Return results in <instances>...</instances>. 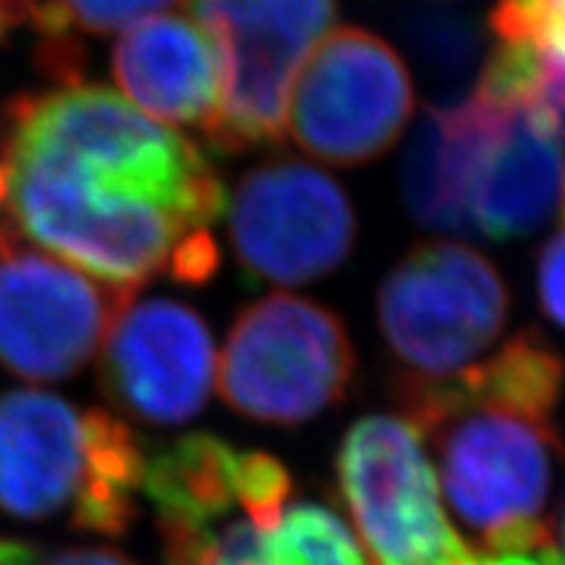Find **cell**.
Segmentation results:
<instances>
[{
  "mask_svg": "<svg viewBox=\"0 0 565 565\" xmlns=\"http://www.w3.org/2000/svg\"><path fill=\"white\" fill-rule=\"evenodd\" d=\"M215 380L210 328L186 303L134 301L105 338L97 385L134 422L181 424L207 404Z\"/></svg>",
  "mask_w": 565,
  "mask_h": 565,
  "instance_id": "cell-10",
  "label": "cell"
},
{
  "mask_svg": "<svg viewBox=\"0 0 565 565\" xmlns=\"http://www.w3.org/2000/svg\"><path fill=\"white\" fill-rule=\"evenodd\" d=\"M45 557V547L40 542L0 534V565H42Z\"/></svg>",
  "mask_w": 565,
  "mask_h": 565,
  "instance_id": "cell-27",
  "label": "cell"
},
{
  "mask_svg": "<svg viewBox=\"0 0 565 565\" xmlns=\"http://www.w3.org/2000/svg\"><path fill=\"white\" fill-rule=\"evenodd\" d=\"M414 103L404 58L370 30L338 26L303 61L286 126L317 160L366 166L398 141Z\"/></svg>",
  "mask_w": 565,
  "mask_h": 565,
  "instance_id": "cell-8",
  "label": "cell"
},
{
  "mask_svg": "<svg viewBox=\"0 0 565 565\" xmlns=\"http://www.w3.org/2000/svg\"><path fill=\"white\" fill-rule=\"evenodd\" d=\"M563 228L550 238L536 265V296L540 307L557 328L565 330V207L561 212Z\"/></svg>",
  "mask_w": 565,
  "mask_h": 565,
  "instance_id": "cell-25",
  "label": "cell"
},
{
  "mask_svg": "<svg viewBox=\"0 0 565 565\" xmlns=\"http://www.w3.org/2000/svg\"><path fill=\"white\" fill-rule=\"evenodd\" d=\"M236 498L246 519L259 532H270L280 524L282 513L291 505L294 477L282 461L263 450H238Z\"/></svg>",
  "mask_w": 565,
  "mask_h": 565,
  "instance_id": "cell-22",
  "label": "cell"
},
{
  "mask_svg": "<svg viewBox=\"0 0 565 565\" xmlns=\"http://www.w3.org/2000/svg\"><path fill=\"white\" fill-rule=\"evenodd\" d=\"M137 291L84 273L0 223V366L30 383L74 377Z\"/></svg>",
  "mask_w": 565,
  "mask_h": 565,
  "instance_id": "cell-5",
  "label": "cell"
},
{
  "mask_svg": "<svg viewBox=\"0 0 565 565\" xmlns=\"http://www.w3.org/2000/svg\"><path fill=\"white\" fill-rule=\"evenodd\" d=\"M147 443L105 408L82 414V477L134 494L147 469Z\"/></svg>",
  "mask_w": 565,
  "mask_h": 565,
  "instance_id": "cell-20",
  "label": "cell"
},
{
  "mask_svg": "<svg viewBox=\"0 0 565 565\" xmlns=\"http://www.w3.org/2000/svg\"><path fill=\"white\" fill-rule=\"evenodd\" d=\"M353 372L356 351L333 309L270 294L233 322L217 362V391L246 419L296 427L343 404Z\"/></svg>",
  "mask_w": 565,
  "mask_h": 565,
  "instance_id": "cell-3",
  "label": "cell"
},
{
  "mask_svg": "<svg viewBox=\"0 0 565 565\" xmlns=\"http://www.w3.org/2000/svg\"><path fill=\"white\" fill-rule=\"evenodd\" d=\"M561 550H563V557H565V511H563V521H561Z\"/></svg>",
  "mask_w": 565,
  "mask_h": 565,
  "instance_id": "cell-28",
  "label": "cell"
},
{
  "mask_svg": "<svg viewBox=\"0 0 565 565\" xmlns=\"http://www.w3.org/2000/svg\"><path fill=\"white\" fill-rule=\"evenodd\" d=\"M404 419L433 445L443 490L475 542L542 519L565 443L555 422L487 404L454 380L395 374Z\"/></svg>",
  "mask_w": 565,
  "mask_h": 565,
  "instance_id": "cell-2",
  "label": "cell"
},
{
  "mask_svg": "<svg viewBox=\"0 0 565 565\" xmlns=\"http://www.w3.org/2000/svg\"><path fill=\"white\" fill-rule=\"evenodd\" d=\"M408 51L422 74L443 92L440 103L461 100L463 87L479 79L487 61L482 21L458 11H414L401 19Z\"/></svg>",
  "mask_w": 565,
  "mask_h": 565,
  "instance_id": "cell-17",
  "label": "cell"
},
{
  "mask_svg": "<svg viewBox=\"0 0 565 565\" xmlns=\"http://www.w3.org/2000/svg\"><path fill=\"white\" fill-rule=\"evenodd\" d=\"M259 565H374L353 529L330 505L301 500L259 536Z\"/></svg>",
  "mask_w": 565,
  "mask_h": 565,
  "instance_id": "cell-19",
  "label": "cell"
},
{
  "mask_svg": "<svg viewBox=\"0 0 565 565\" xmlns=\"http://www.w3.org/2000/svg\"><path fill=\"white\" fill-rule=\"evenodd\" d=\"M511 294L484 254L458 242L408 249L385 275L377 320L398 374L445 380L477 364L503 333Z\"/></svg>",
  "mask_w": 565,
  "mask_h": 565,
  "instance_id": "cell-4",
  "label": "cell"
},
{
  "mask_svg": "<svg viewBox=\"0 0 565 565\" xmlns=\"http://www.w3.org/2000/svg\"><path fill=\"white\" fill-rule=\"evenodd\" d=\"M561 124L545 105H521L487 154L475 192L477 233L492 242L532 236L565 207Z\"/></svg>",
  "mask_w": 565,
  "mask_h": 565,
  "instance_id": "cell-14",
  "label": "cell"
},
{
  "mask_svg": "<svg viewBox=\"0 0 565 565\" xmlns=\"http://www.w3.org/2000/svg\"><path fill=\"white\" fill-rule=\"evenodd\" d=\"M113 76L134 108L162 126L200 129L207 137L221 116V53L200 21H141L113 47Z\"/></svg>",
  "mask_w": 565,
  "mask_h": 565,
  "instance_id": "cell-12",
  "label": "cell"
},
{
  "mask_svg": "<svg viewBox=\"0 0 565 565\" xmlns=\"http://www.w3.org/2000/svg\"><path fill=\"white\" fill-rule=\"evenodd\" d=\"M223 183L194 141L95 84L0 110V223L95 278L207 282Z\"/></svg>",
  "mask_w": 565,
  "mask_h": 565,
  "instance_id": "cell-1",
  "label": "cell"
},
{
  "mask_svg": "<svg viewBox=\"0 0 565 565\" xmlns=\"http://www.w3.org/2000/svg\"><path fill=\"white\" fill-rule=\"evenodd\" d=\"M335 487L374 565H443L466 547L422 435L404 416L351 424L335 454Z\"/></svg>",
  "mask_w": 565,
  "mask_h": 565,
  "instance_id": "cell-6",
  "label": "cell"
},
{
  "mask_svg": "<svg viewBox=\"0 0 565 565\" xmlns=\"http://www.w3.org/2000/svg\"><path fill=\"white\" fill-rule=\"evenodd\" d=\"M475 550L482 565H565L563 550L547 521L492 536Z\"/></svg>",
  "mask_w": 565,
  "mask_h": 565,
  "instance_id": "cell-24",
  "label": "cell"
},
{
  "mask_svg": "<svg viewBox=\"0 0 565 565\" xmlns=\"http://www.w3.org/2000/svg\"><path fill=\"white\" fill-rule=\"evenodd\" d=\"M139 508L134 494L113 490L108 484L79 479L74 494V511H71V526L87 534L100 536H124L137 524Z\"/></svg>",
  "mask_w": 565,
  "mask_h": 565,
  "instance_id": "cell-23",
  "label": "cell"
},
{
  "mask_svg": "<svg viewBox=\"0 0 565 565\" xmlns=\"http://www.w3.org/2000/svg\"><path fill=\"white\" fill-rule=\"evenodd\" d=\"M238 450L210 433L183 435L147 454L145 490L158 519L217 529L236 498Z\"/></svg>",
  "mask_w": 565,
  "mask_h": 565,
  "instance_id": "cell-15",
  "label": "cell"
},
{
  "mask_svg": "<svg viewBox=\"0 0 565 565\" xmlns=\"http://www.w3.org/2000/svg\"><path fill=\"white\" fill-rule=\"evenodd\" d=\"M511 110L479 92L424 108L401 171V196L416 223L433 231L477 233V183Z\"/></svg>",
  "mask_w": 565,
  "mask_h": 565,
  "instance_id": "cell-11",
  "label": "cell"
},
{
  "mask_svg": "<svg viewBox=\"0 0 565 565\" xmlns=\"http://www.w3.org/2000/svg\"><path fill=\"white\" fill-rule=\"evenodd\" d=\"M228 236L252 282L303 286L351 254L356 217L349 194L320 168L299 160L263 162L238 181Z\"/></svg>",
  "mask_w": 565,
  "mask_h": 565,
  "instance_id": "cell-9",
  "label": "cell"
},
{
  "mask_svg": "<svg viewBox=\"0 0 565 565\" xmlns=\"http://www.w3.org/2000/svg\"><path fill=\"white\" fill-rule=\"evenodd\" d=\"M487 30L494 42L532 55L540 71V103L565 137V0H498Z\"/></svg>",
  "mask_w": 565,
  "mask_h": 565,
  "instance_id": "cell-18",
  "label": "cell"
},
{
  "mask_svg": "<svg viewBox=\"0 0 565 565\" xmlns=\"http://www.w3.org/2000/svg\"><path fill=\"white\" fill-rule=\"evenodd\" d=\"M448 380L471 398L555 422L565 395V356L542 333L521 330L494 356Z\"/></svg>",
  "mask_w": 565,
  "mask_h": 565,
  "instance_id": "cell-16",
  "label": "cell"
},
{
  "mask_svg": "<svg viewBox=\"0 0 565 565\" xmlns=\"http://www.w3.org/2000/svg\"><path fill=\"white\" fill-rule=\"evenodd\" d=\"M223 66L212 150L238 154L286 137L291 84L333 21L335 0H192Z\"/></svg>",
  "mask_w": 565,
  "mask_h": 565,
  "instance_id": "cell-7",
  "label": "cell"
},
{
  "mask_svg": "<svg viewBox=\"0 0 565 565\" xmlns=\"http://www.w3.org/2000/svg\"><path fill=\"white\" fill-rule=\"evenodd\" d=\"M42 565H139L131 555L121 553L116 547L105 545H84V547H66L58 553L47 555Z\"/></svg>",
  "mask_w": 565,
  "mask_h": 565,
  "instance_id": "cell-26",
  "label": "cell"
},
{
  "mask_svg": "<svg viewBox=\"0 0 565 565\" xmlns=\"http://www.w3.org/2000/svg\"><path fill=\"white\" fill-rule=\"evenodd\" d=\"M186 0H34L30 21L45 42H71V34H110L147 21Z\"/></svg>",
  "mask_w": 565,
  "mask_h": 565,
  "instance_id": "cell-21",
  "label": "cell"
},
{
  "mask_svg": "<svg viewBox=\"0 0 565 565\" xmlns=\"http://www.w3.org/2000/svg\"><path fill=\"white\" fill-rule=\"evenodd\" d=\"M82 414L42 391L0 395V511L51 519L82 479Z\"/></svg>",
  "mask_w": 565,
  "mask_h": 565,
  "instance_id": "cell-13",
  "label": "cell"
}]
</instances>
